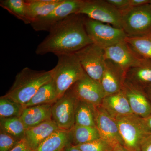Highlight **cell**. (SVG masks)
<instances>
[{"label":"cell","mask_w":151,"mask_h":151,"mask_svg":"<svg viewBox=\"0 0 151 151\" xmlns=\"http://www.w3.org/2000/svg\"><path fill=\"white\" fill-rule=\"evenodd\" d=\"M106 59L120 65L126 72L132 68L145 65L151 60L143 57L124 40L104 49Z\"/></svg>","instance_id":"obj_10"},{"label":"cell","mask_w":151,"mask_h":151,"mask_svg":"<svg viewBox=\"0 0 151 151\" xmlns=\"http://www.w3.org/2000/svg\"><path fill=\"white\" fill-rule=\"evenodd\" d=\"M149 4L150 5V6L151 7V0H150V4Z\"/></svg>","instance_id":"obj_39"},{"label":"cell","mask_w":151,"mask_h":151,"mask_svg":"<svg viewBox=\"0 0 151 151\" xmlns=\"http://www.w3.org/2000/svg\"><path fill=\"white\" fill-rule=\"evenodd\" d=\"M65 149V148H64ZM64 149H63V150H62L60 151H64Z\"/></svg>","instance_id":"obj_40"},{"label":"cell","mask_w":151,"mask_h":151,"mask_svg":"<svg viewBox=\"0 0 151 151\" xmlns=\"http://www.w3.org/2000/svg\"><path fill=\"white\" fill-rule=\"evenodd\" d=\"M77 14L122 29V14L107 0H82Z\"/></svg>","instance_id":"obj_6"},{"label":"cell","mask_w":151,"mask_h":151,"mask_svg":"<svg viewBox=\"0 0 151 151\" xmlns=\"http://www.w3.org/2000/svg\"><path fill=\"white\" fill-rule=\"evenodd\" d=\"M84 24L86 32L92 43L104 50L124 40L127 36L121 29L86 17Z\"/></svg>","instance_id":"obj_7"},{"label":"cell","mask_w":151,"mask_h":151,"mask_svg":"<svg viewBox=\"0 0 151 151\" xmlns=\"http://www.w3.org/2000/svg\"><path fill=\"white\" fill-rule=\"evenodd\" d=\"M121 12L122 29L127 36H141L151 32V7L149 4Z\"/></svg>","instance_id":"obj_5"},{"label":"cell","mask_w":151,"mask_h":151,"mask_svg":"<svg viewBox=\"0 0 151 151\" xmlns=\"http://www.w3.org/2000/svg\"><path fill=\"white\" fill-rule=\"evenodd\" d=\"M81 2L82 0H63L48 14L32 22L31 26L35 31L49 32L57 24L68 17L77 14Z\"/></svg>","instance_id":"obj_11"},{"label":"cell","mask_w":151,"mask_h":151,"mask_svg":"<svg viewBox=\"0 0 151 151\" xmlns=\"http://www.w3.org/2000/svg\"><path fill=\"white\" fill-rule=\"evenodd\" d=\"M0 6L25 24H30L26 0H1Z\"/></svg>","instance_id":"obj_25"},{"label":"cell","mask_w":151,"mask_h":151,"mask_svg":"<svg viewBox=\"0 0 151 151\" xmlns=\"http://www.w3.org/2000/svg\"><path fill=\"white\" fill-rule=\"evenodd\" d=\"M125 81L142 89L150 86L151 61L142 66L132 68L127 70Z\"/></svg>","instance_id":"obj_19"},{"label":"cell","mask_w":151,"mask_h":151,"mask_svg":"<svg viewBox=\"0 0 151 151\" xmlns=\"http://www.w3.org/2000/svg\"><path fill=\"white\" fill-rule=\"evenodd\" d=\"M85 16L73 14L52 28L49 34L38 45L35 53L55 55L75 53L92 43L85 27Z\"/></svg>","instance_id":"obj_1"},{"label":"cell","mask_w":151,"mask_h":151,"mask_svg":"<svg viewBox=\"0 0 151 151\" xmlns=\"http://www.w3.org/2000/svg\"><path fill=\"white\" fill-rule=\"evenodd\" d=\"M126 74V71L120 65L110 60H106L105 70L100 81L105 96L123 89Z\"/></svg>","instance_id":"obj_14"},{"label":"cell","mask_w":151,"mask_h":151,"mask_svg":"<svg viewBox=\"0 0 151 151\" xmlns=\"http://www.w3.org/2000/svg\"><path fill=\"white\" fill-rule=\"evenodd\" d=\"M59 99L56 85L52 79L41 86L24 108L35 105L53 104Z\"/></svg>","instance_id":"obj_22"},{"label":"cell","mask_w":151,"mask_h":151,"mask_svg":"<svg viewBox=\"0 0 151 151\" xmlns=\"http://www.w3.org/2000/svg\"><path fill=\"white\" fill-rule=\"evenodd\" d=\"M69 132L70 144L73 146L82 145L100 138L96 127L75 124Z\"/></svg>","instance_id":"obj_23"},{"label":"cell","mask_w":151,"mask_h":151,"mask_svg":"<svg viewBox=\"0 0 151 151\" xmlns=\"http://www.w3.org/2000/svg\"><path fill=\"white\" fill-rule=\"evenodd\" d=\"M52 79L50 70L38 71L24 68L17 74L12 87L4 96L24 107L42 86Z\"/></svg>","instance_id":"obj_2"},{"label":"cell","mask_w":151,"mask_h":151,"mask_svg":"<svg viewBox=\"0 0 151 151\" xmlns=\"http://www.w3.org/2000/svg\"><path fill=\"white\" fill-rule=\"evenodd\" d=\"M107 1L115 8L121 12L131 8L129 0H107Z\"/></svg>","instance_id":"obj_31"},{"label":"cell","mask_w":151,"mask_h":151,"mask_svg":"<svg viewBox=\"0 0 151 151\" xmlns=\"http://www.w3.org/2000/svg\"><path fill=\"white\" fill-rule=\"evenodd\" d=\"M57 56V63L50 70L59 98L81 79L85 72L75 53Z\"/></svg>","instance_id":"obj_3"},{"label":"cell","mask_w":151,"mask_h":151,"mask_svg":"<svg viewBox=\"0 0 151 151\" xmlns=\"http://www.w3.org/2000/svg\"><path fill=\"white\" fill-rule=\"evenodd\" d=\"M96 107L78 100L75 112V124L85 127H96Z\"/></svg>","instance_id":"obj_24"},{"label":"cell","mask_w":151,"mask_h":151,"mask_svg":"<svg viewBox=\"0 0 151 151\" xmlns=\"http://www.w3.org/2000/svg\"><path fill=\"white\" fill-rule=\"evenodd\" d=\"M75 146L82 151H113L114 147L101 138Z\"/></svg>","instance_id":"obj_29"},{"label":"cell","mask_w":151,"mask_h":151,"mask_svg":"<svg viewBox=\"0 0 151 151\" xmlns=\"http://www.w3.org/2000/svg\"><path fill=\"white\" fill-rule=\"evenodd\" d=\"M101 106L114 119L133 114L129 101L123 90L105 96Z\"/></svg>","instance_id":"obj_16"},{"label":"cell","mask_w":151,"mask_h":151,"mask_svg":"<svg viewBox=\"0 0 151 151\" xmlns=\"http://www.w3.org/2000/svg\"><path fill=\"white\" fill-rule=\"evenodd\" d=\"M144 119H145V122L147 126L148 127L149 129L151 132V115L147 118Z\"/></svg>","instance_id":"obj_38"},{"label":"cell","mask_w":151,"mask_h":151,"mask_svg":"<svg viewBox=\"0 0 151 151\" xmlns=\"http://www.w3.org/2000/svg\"><path fill=\"white\" fill-rule=\"evenodd\" d=\"M96 127L101 139L113 146L118 144L122 145L116 119L109 115L101 105L96 107Z\"/></svg>","instance_id":"obj_13"},{"label":"cell","mask_w":151,"mask_h":151,"mask_svg":"<svg viewBox=\"0 0 151 151\" xmlns=\"http://www.w3.org/2000/svg\"><path fill=\"white\" fill-rule=\"evenodd\" d=\"M78 100L70 88L52 104V120L60 129L70 131L75 125Z\"/></svg>","instance_id":"obj_8"},{"label":"cell","mask_w":151,"mask_h":151,"mask_svg":"<svg viewBox=\"0 0 151 151\" xmlns=\"http://www.w3.org/2000/svg\"><path fill=\"white\" fill-rule=\"evenodd\" d=\"M60 129L52 120L26 129L24 138L33 151L49 136Z\"/></svg>","instance_id":"obj_18"},{"label":"cell","mask_w":151,"mask_h":151,"mask_svg":"<svg viewBox=\"0 0 151 151\" xmlns=\"http://www.w3.org/2000/svg\"><path fill=\"white\" fill-rule=\"evenodd\" d=\"M63 0H26L31 23L53 10Z\"/></svg>","instance_id":"obj_20"},{"label":"cell","mask_w":151,"mask_h":151,"mask_svg":"<svg viewBox=\"0 0 151 151\" xmlns=\"http://www.w3.org/2000/svg\"><path fill=\"white\" fill-rule=\"evenodd\" d=\"M125 40L139 54L151 60V32L141 36H127Z\"/></svg>","instance_id":"obj_27"},{"label":"cell","mask_w":151,"mask_h":151,"mask_svg":"<svg viewBox=\"0 0 151 151\" xmlns=\"http://www.w3.org/2000/svg\"><path fill=\"white\" fill-rule=\"evenodd\" d=\"M75 54L86 74L100 83L106 60L104 50L92 43L76 52Z\"/></svg>","instance_id":"obj_9"},{"label":"cell","mask_w":151,"mask_h":151,"mask_svg":"<svg viewBox=\"0 0 151 151\" xmlns=\"http://www.w3.org/2000/svg\"><path fill=\"white\" fill-rule=\"evenodd\" d=\"M71 89L78 100L95 107L101 105L105 97L100 83L90 78L86 73Z\"/></svg>","instance_id":"obj_12"},{"label":"cell","mask_w":151,"mask_h":151,"mask_svg":"<svg viewBox=\"0 0 151 151\" xmlns=\"http://www.w3.org/2000/svg\"><path fill=\"white\" fill-rule=\"evenodd\" d=\"M10 151H33L24 138L20 140L16 145Z\"/></svg>","instance_id":"obj_32"},{"label":"cell","mask_w":151,"mask_h":151,"mask_svg":"<svg viewBox=\"0 0 151 151\" xmlns=\"http://www.w3.org/2000/svg\"><path fill=\"white\" fill-rule=\"evenodd\" d=\"M113 151H130L128 150L121 144H118L114 146Z\"/></svg>","instance_id":"obj_36"},{"label":"cell","mask_w":151,"mask_h":151,"mask_svg":"<svg viewBox=\"0 0 151 151\" xmlns=\"http://www.w3.org/2000/svg\"><path fill=\"white\" fill-rule=\"evenodd\" d=\"M70 144L69 131L59 129L49 136L34 151H60Z\"/></svg>","instance_id":"obj_21"},{"label":"cell","mask_w":151,"mask_h":151,"mask_svg":"<svg viewBox=\"0 0 151 151\" xmlns=\"http://www.w3.org/2000/svg\"><path fill=\"white\" fill-rule=\"evenodd\" d=\"M141 151H151V135L143 142Z\"/></svg>","instance_id":"obj_34"},{"label":"cell","mask_w":151,"mask_h":151,"mask_svg":"<svg viewBox=\"0 0 151 151\" xmlns=\"http://www.w3.org/2000/svg\"><path fill=\"white\" fill-rule=\"evenodd\" d=\"M23 106L4 96L0 97V119L20 117Z\"/></svg>","instance_id":"obj_28"},{"label":"cell","mask_w":151,"mask_h":151,"mask_svg":"<svg viewBox=\"0 0 151 151\" xmlns=\"http://www.w3.org/2000/svg\"><path fill=\"white\" fill-rule=\"evenodd\" d=\"M150 0H129L131 7L140 6L150 4Z\"/></svg>","instance_id":"obj_33"},{"label":"cell","mask_w":151,"mask_h":151,"mask_svg":"<svg viewBox=\"0 0 151 151\" xmlns=\"http://www.w3.org/2000/svg\"><path fill=\"white\" fill-rule=\"evenodd\" d=\"M20 140L0 130V151H10Z\"/></svg>","instance_id":"obj_30"},{"label":"cell","mask_w":151,"mask_h":151,"mask_svg":"<svg viewBox=\"0 0 151 151\" xmlns=\"http://www.w3.org/2000/svg\"><path fill=\"white\" fill-rule=\"evenodd\" d=\"M52 105L44 104L24 108L20 118L26 129L52 120Z\"/></svg>","instance_id":"obj_17"},{"label":"cell","mask_w":151,"mask_h":151,"mask_svg":"<svg viewBox=\"0 0 151 151\" xmlns=\"http://www.w3.org/2000/svg\"><path fill=\"white\" fill-rule=\"evenodd\" d=\"M64 151H82L80 149H78V147L75 146H73V145H68L64 149Z\"/></svg>","instance_id":"obj_35"},{"label":"cell","mask_w":151,"mask_h":151,"mask_svg":"<svg viewBox=\"0 0 151 151\" xmlns=\"http://www.w3.org/2000/svg\"><path fill=\"white\" fill-rule=\"evenodd\" d=\"M115 119L122 145L130 151H141L143 142L151 135L145 119L134 114L119 116Z\"/></svg>","instance_id":"obj_4"},{"label":"cell","mask_w":151,"mask_h":151,"mask_svg":"<svg viewBox=\"0 0 151 151\" xmlns=\"http://www.w3.org/2000/svg\"><path fill=\"white\" fill-rule=\"evenodd\" d=\"M0 119L1 130L19 140L24 138L26 129L20 117Z\"/></svg>","instance_id":"obj_26"},{"label":"cell","mask_w":151,"mask_h":151,"mask_svg":"<svg viewBox=\"0 0 151 151\" xmlns=\"http://www.w3.org/2000/svg\"><path fill=\"white\" fill-rule=\"evenodd\" d=\"M122 90L127 97L133 114L142 119L151 115V103L143 89L125 81Z\"/></svg>","instance_id":"obj_15"},{"label":"cell","mask_w":151,"mask_h":151,"mask_svg":"<svg viewBox=\"0 0 151 151\" xmlns=\"http://www.w3.org/2000/svg\"><path fill=\"white\" fill-rule=\"evenodd\" d=\"M143 90L151 103V85L146 87Z\"/></svg>","instance_id":"obj_37"}]
</instances>
